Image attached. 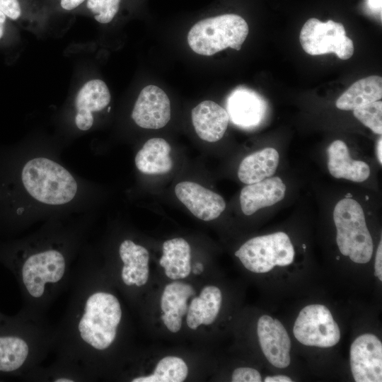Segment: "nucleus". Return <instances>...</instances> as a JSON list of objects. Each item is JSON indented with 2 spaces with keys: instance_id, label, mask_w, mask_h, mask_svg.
<instances>
[{
  "instance_id": "1",
  "label": "nucleus",
  "mask_w": 382,
  "mask_h": 382,
  "mask_svg": "<svg viewBox=\"0 0 382 382\" xmlns=\"http://www.w3.org/2000/svg\"><path fill=\"white\" fill-rule=\"evenodd\" d=\"M21 178L28 192L40 202L58 205L71 201L77 184L71 173L59 163L35 158L24 166Z\"/></svg>"
},
{
  "instance_id": "2",
  "label": "nucleus",
  "mask_w": 382,
  "mask_h": 382,
  "mask_svg": "<svg viewBox=\"0 0 382 382\" xmlns=\"http://www.w3.org/2000/svg\"><path fill=\"white\" fill-rule=\"evenodd\" d=\"M240 16L224 14L199 21L190 30L187 42L197 54L211 56L227 47L240 50L248 34Z\"/></svg>"
},
{
  "instance_id": "3",
  "label": "nucleus",
  "mask_w": 382,
  "mask_h": 382,
  "mask_svg": "<svg viewBox=\"0 0 382 382\" xmlns=\"http://www.w3.org/2000/svg\"><path fill=\"white\" fill-rule=\"evenodd\" d=\"M333 219L340 253L355 263L369 262L374 244L359 203L351 198L341 199L334 208Z\"/></svg>"
},
{
  "instance_id": "4",
  "label": "nucleus",
  "mask_w": 382,
  "mask_h": 382,
  "mask_svg": "<svg viewBox=\"0 0 382 382\" xmlns=\"http://www.w3.org/2000/svg\"><path fill=\"white\" fill-rule=\"evenodd\" d=\"M122 317L118 299L112 294L97 292L88 297L80 320L81 338L96 349H107L115 340Z\"/></svg>"
},
{
  "instance_id": "5",
  "label": "nucleus",
  "mask_w": 382,
  "mask_h": 382,
  "mask_svg": "<svg viewBox=\"0 0 382 382\" xmlns=\"http://www.w3.org/2000/svg\"><path fill=\"white\" fill-rule=\"evenodd\" d=\"M294 255L291 240L284 232L252 238L235 253L243 266L255 273L268 272L277 265H289Z\"/></svg>"
},
{
  "instance_id": "6",
  "label": "nucleus",
  "mask_w": 382,
  "mask_h": 382,
  "mask_svg": "<svg viewBox=\"0 0 382 382\" xmlns=\"http://www.w3.org/2000/svg\"><path fill=\"white\" fill-rule=\"evenodd\" d=\"M299 40L303 50L311 55L335 53L345 60L354 53L353 42L347 36L344 25L331 20L323 23L309 18L301 28Z\"/></svg>"
},
{
  "instance_id": "7",
  "label": "nucleus",
  "mask_w": 382,
  "mask_h": 382,
  "mask_svg": "<svg viewBox=\"0 0 382 382\" xmlns=\"http://www.w3.org/2000/svg\"><path fill=\"white\" fill-rule=\"evenodd\" d=\"M296 339L306 346L330 347L338 343L340 330L330 310L311 304L299 312L293 328Z\"/></svg>"
},
{
  "instance_id": "8",
  "label": "nucleus",
  "mask_w": 382,
  "mask_h": 382,
  "mask_svg": "<svg viewBox=\"0 0 382 382\" xmlns=\"http://www.w3.org/2000/svg\"><path fill=\"white\" fill-rule=\"evenodd\" d=\"M65 261L61 253L49 250L30 256L22 268L23 283L29 294L40 297L47 282L55 283L64 275Z\"/></svg>"
},
{
  "instance_id": "9",
  "label": "nucleus",
  "mask_w": 382,
  "mask_h": 382,
  "mask_svg": "<svg viewBox=\"0 0 382 382\" xmlns=\"http://www.w3.org/2000/svg\"><path fill=\"white\" fill-rule=\"evenodd\" d=\"M350 367L357 382L382 381V343L374 335L363 334L350 347Z\"/></svg>"
},
{
  "instance_id": "10",
  "label": "nucleus",
  "mask_w": 382,
  "mask_h": 382,
  "mask_svg": "<svg viewBox=\"0 0 382 382\" xmlns=\"http://www.w3.org/2000/svg\"><path fill=\"white\" fill-rule=\"evenodd\" d=\"M132 117L145 129H160L170 119V103L166 93L159 87L149 85L140 92L134 104Z\"/></svg>"
},
{
  "instance_id": "11",
  "label": "nucleus",
  "mask_w": 382,
  "mask_h": 382,
  "mask_svg": "<svg viewBox=\"0 0 382 382\" xmlns=\"http://www.w3.org/2000/svg\"><path fill=\"white\" fill-rule=\"evenodd\" d=\"M257 333L261 349L268 361L277 368L289 366L291 340L282 323L263 315L257 321Z\"/></svg>"
},
{
  "instance_id": "12",
  "label": "nucleus",
  "mask_w": 382,
  "mask_h": 382,
  "mask_svg": "<svg viewBox=\"0 0 382 382\" xmlns=\"http://www.w3.org/2000/svg\"><path fill=\"white\" fill-rule=\"evenodd\" d=\"M175 193L194 216L203 221L216 219L226 209L221 195L196 183L180 182L175 185Z\"/></svg>"
},
{
  "instance_id": "13",
  "label": "nucleus",
  "mask_w": 382,
  "mask_h": 382,
  "mask_svg": "<svg viewBox=\"0 0 382 382\" xmlns=\"http://www.w3.org/2000/svg\"><path fill=\"white\" fill-rule=\"evenodd\" d=\"M191 117L198 137L208 142H215L223 137L230 120L226 110L212 100L202 101L195 106Z\"/></svg>"
},
{
  "instance_id": "14",
  "label": "nucleus",
  "mask_w": 382,
  "mask_h": 382,
  "mask_svg": "<svg viewBox=\"0 0 382 382\" xmlns=\"http://www.w3.org/2000/svg\"><path fill=\"white\" fill-rule=\"evenodd\" d=\"M285 191L286 186L279 177L267 178L248 184L241 192V210L247 216L252 215L260 209L281 201L284 197Z\"/></svg>"
},
{
  "instance_id": "15",
  "label": "nucleus",
  "mask_w": 382,
  "mask_h": 382,
  "mask_svg": "<svg viewBox=\"0 0 382 382\" xmlns=\"http://www.w3.org/2000/svg\"><path fill=\"white\" fill-rule=\"evenodd\" d=\"M110 93L104 81L93 79L86 82L77 93L75 122L81 130L89 129L93 123L92 112L104 109L110 101Z\"/></svg>"
},
{
  "instance_id": "16",
  "label": "nucleus",
  "mask_w": 382,
  "mask_h": 382,
  "mask_svg": "<svg viewBox=\"0 0 382 382\" xmlns=\"http://www.w3.org/2000/svg\"><path fill=\"white\" fill-rule=\"evenodd\" d=\"M263 100L254 91L246 88H237L227 100V112L229 119L241 127L257 125L265 113Z\"/></svg>"
},
{
  "instance_id": "17",
  "label": "nucleus",
  "mask_w": 382,
  "mask_h": 382,
  "mask_svg": "<svg viewBox=\"0 0 382 382\" xmlns=\"http://www.w3.org/2000/svg\"><path fill=\"white\" fill-rule=\"evenodd\" d=\"M195 294L192 286L187 283L174 282L167 284L161 298L163 311L161 319L171 332H178L182 326V318L187 311V301Z\"/></svg>"
},
{
  "instance_id": "18",
  "label": "nucleus",
  "mask_w": 382,
  "mask_h": 382,
  "mask_svg": "<svg viewBox=\"0 0 382 382\" xmlns=\"http://www.w3.org/2000/svg\"><path fill=\"white\" fill-rule=\"evenodd\" d=\"M328 156V170L336 178L360 183L369 177V165L364 161L352 159L347 144L342 140H335L330 144Z\"/></svg>"
},
{
  "instance_id": "19",
  "label": "nucleus",
  "mask_w": 382,
  "mask_h": 382,
  "mask_svg": "<svg viewBox=\"0 0 382 382\" xmlns=\"http://www.w3.org/2000/svg\"><path fill=\"white\" fill-rule=\"evenodd\" d=\"M119 253L124 263L122 270L124 283L128 286L144 285L149 274V253L147 249L130 240H125L120 244Z\"/></svg>"
},
{
  "instance_id": "20",
  "label": "nucleus",
  "mask_w": 382,
  "mask_h": 382,
  "mask_svg": "<svg viewBox=\"0 0 382 382\" xmlns=\"http://www.w3.org/2000/svg\"><path fill=\"white\" fill-rule=\"evenodd\" d=\"M170 144L162 138L149 139L135 156L137 169L148 175L168 173L173 168Z\"/></svg>"
},
{
  "instance_id": "21",
  "label": "nucleus",
  "mask_w": 382,
  "mask_h": 382,
  "mask_svg": "<svg viewBox=\"0 0 382 382\" xmlns=\"http://www.w3.org/2000/svg\"><path fill=\"white\" fill-rule=\"evenodd\" d=\"M221 301V292L217 286H204L199 296L195 297L187 308V326L196 330L201 325H208L214 323L219 314Z\"/></svg>"
},
{
  "instance_id": "22",
  "label": "nucleus",
  "mask_w": 382,
  "mask_h": 382,
  "mask_svg": "<svg viewBox=\"0 0 382 382\" xmlns=\"http://www.w3.org/2000/svg\"><path fill=\"white\" fill-rule=\"evenodd\" d=\"M279 158L278 151L271 147L247 156L238 168L239 180L248 185L271 177L277 170Z\"/></svg>"
},
{
  "instance_id": "23",
  "label": "nucleus",
  "mask_w": 382,
  "mask_h": 382,
  "mask_svg": "<svg viewBox=\"0 0 382 382\" xmlns=\"http://www.w3.org/2000/svg\"><path fill=\"white\" fill-rule=\"evenodd\" d=\"M191 253L189 243L183 238H175L163 244L159 264L171 279L187 277L191 272Z\"/></svg>"
},
{
  "instance_id": "24",
  "label": "nucleus",
  "mask_w": 382,
  "mask_h": 382,
  "mask_svg": "<svg viewBox=\"0 0 382 382\" xmlns=\"http://www.w3.org/2000/svg\"><path fill=\"white\" fill-rule=\"evenodd\" d=\"M382 98V78L370 76L354 82L337 100L336 106L342 110H353Z\"/></svg>"
},
{
  "instance_id": "25",
  "label": "nucleus",
  "mask_w": 382,
  "mask_h": 382,
  "mask_svg": "<svg viewBox=\"0 0 382 382\" xmlns=\"http://www.w3.org/2000/svg\"><path fill=\"white\" fill-rule=\"evenodd\" d=\"M188 368L183 359L168 356L161 359L152 374L134 378L132 382H182L187 376Z\"/></svg>"
},
{
  "instance_id": "26",
  "label": "nucleus",
  "mask_w": 382,
  "mask_h": 382,
  "mask_svg": "<svg viewBox=\"0 0 382 382\" xmlns=\"http://www.w3.org/2000/svg\"><path fill=\"white\" fill-rule=\"evenodd\" d=\"M29 349L27 343L15 336L0 337V371L19 369L25 361Z\"/></svg>"
},
{
  "instance_id": "27",
  "label": "nucleus",
  "mask_w": 382,
  "mask_h": 382,
  "mask_svg": "<svg viewBox=\"0 0 382 382\" xmlns=\"http://www.w3.org/2000/svg\"><path fill=\"white\" fill-rule=\"evenodd\" d=\"M354 117L377 134H382V102L377 100L353 110Z\"/></svg>"
},
{
  "instance_id": "28",
  "label": "nucleus",
  "mask_w": 382,
  "mask_h": 382,
  "mask_svg": "<svg viewBox=\"0 0 382 382\" xmlns=\"http://www.w3.org/2000/svg\"><path fill=\"white\" fill-rule=\"evenodd\" d=\"M120 1L88 0L86 6L94 14V18L98 22L108 23L117 13Z\"/></svg>"
},
{
  "instance_id": "29",
  "label": "nucleus",
  "mask_w": 382,
  "mask_h": 382,
  "mask_svg": "<svg viewBox=\"0 0 382 382\" xmlns=\"http://www.w3.org/2000/svg\"><path fill=\"white\" fill-rule=\"evenodd\" d=\"M233 382H260L262 377L258 371L250 367H239L236 369L231 377Z\"/></svg>"
},
{
  "instance_id": "30",
  "label": "nucleus",
  "mask_w": 382,
  "mask_h": 382,
  "mask_svg": "<svg viewBox=\"0 0 382 382\" xmlns=\"http://www.w3.org/2000/svg\"><path fill=\"white\" fill-rule=\"evenodd\" d=\"M0 11L13 20L18 18L21 14L18 0H0Z\"/></svg>"
},
{
  "instance_id": "31",
  "label": "nucleus",
  "mask_w": 382,
  "mask_h": 382,
  "mask_svg": "<svg viewBox=\"0 0 382 382\" xmlns=\"http://www.w3.org/2000/svg\"><path fill=\"white\" fill-rule=\"evenodd\" d=\"M374 275L378 278V279L382 281V242L381 240L379 242L376 256H375V263H374Z\"/></svg>"
},
{
  "instance_id": "32",
  "label": "nucleus",
  "mask_w": 382,
  "mask_h": 382,
  "mask_svg": "<svg viewBox=\"0 0 382 382\" xmlns=\"http://www.w3.org/2000/svg\"><path fill=\"white\" fill-rule=\"evenodd\" d=\"M85 0H61V6L65 10H72L79 6Z\"/></svg>"
},
{
  "instance_id": "33",
  "label": "nucleus",
  "mask_w": 382,
  "mask_h": 382,
  "mask_svg": "<svg viewBox=\"0 0 382 382\" xmlns=\"http://www.w3.org/2000/svg\"><path fill=\"white\" fill-rule=\"evenodd\" d=\"M265 382H291L292 380L289 376L284 375H277L272 376H267Z\"/></svg>"
},
{
  "instance_id": "34",
  "label": "nucleus",
  "mask_w": 382,
  "mask_h": 382,
  "mask_svg": "<svg viewBox=\"0 0 382 382\" xmlns=\"http://www.w3.org/2000/svg\"><path fill=\"white\" fill-rule=\"evenodd\" d=\"M367 5L372 11L381 13L382 0H367Z\"/></svg>"
},
{
  "instance_id": "35",
  "label": "nucleus",
  "mask_w": 382,
  "mask_h": 382,
  "mask_svg": "<svg viewBox=\"0 0 382 382\" xmlns=\"http://www.w3.org/2000/svg\"><path fill=\"white\" fill-rule=\"evenodd\" d=\"M381 149H382V139L381 138H380L378 139V145H377V157L381 165L382 164Z\"/></svg>"
},
{
  "instance_id": "36",
  "label": "nucleus",
  "mask_w": 382,
  "mask_h": 382,
  "mask_svg": "<svg viewBox=\"0 0 382 382\" xmlns=\"http://www.w3.org/2000/svg\"><path fill=\"white\" fill-rule=\"evenodd\" d=\"M5 21L6 16L0 11V38L2 37L4 33Z\"/></svg>"
},
{
  "instance_id": "37",
  "label": "nucleus",
  "mask_w": 382,
  "mask_h": 382,
  "mask_svg": "<svg viewBox=\"0 0 382 382\" xmlns=\"http://www.w3.org/2000/svg\"><path fill=\"white\" fill-rule=\"evenodd\" d=\"M203 270L204 268L202 264L198 262L195 265L192 271L195 274H200L203 271Z\"/></svg>"
},
{
  "instance_id": "38",
  "label": "nucleus",
  "mask_w": 382,
  "mask_h": 382,
  "mask_svg": "<svg viewBox=\"0 0 382 382\" xmlns=\"http://www.w3.org/2000/svg\"><path fill=\"white\" fill-rule=\"evenodd\" d=\"M73 380L68 379V378H59L57 380H55V382H73Z\"/></svg>"
}]
</instances>
